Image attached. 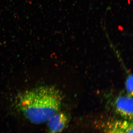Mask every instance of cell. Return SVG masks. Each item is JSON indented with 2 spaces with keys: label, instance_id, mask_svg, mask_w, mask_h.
<instances>
[{
  "label": "cell",
  "instance_id": "obj_3",
  "mask_svg": "<svg viewBox=\"0 0 133 133\" xmlns=\"http://www.w3.org/2000/svg\"><path fill=\"white\" fill-rule=\"evenodd\" d=\"M69 121L68 115L65 112L59 111L50 118L46 122L48 133H60L62 132Z\"/></svg>",
  "mask_w": 133,
  "mask_h": 133
},
{
  "label": "cell",
  "instance_id": "obj_4",
  "mask_svg": "<svg viewBox=\"0 0 133 133\" xmlns=\"http://www.w3.org/2000/svg\"><path fill=\"white\" fill-rule=\"evenodd\" d=\"M104 133H133L132 121L116 120L108 123Z\"/></svg>",
  "mask_w": 133,
  "mask_h": 133
},
{
  "label": "cell",
  "instance_id": "obj_5",
  "mask_svg": "<svg viewBox=\"0 0 133 133\" xmlns=\"http://www.w3.org/2000/svg\"><path fill=\"white\" fill-rule=\"evenodd\" d=\"M126 89L127 94L133 96V76L132 75H130L128 77L126 82Z\"/></svg>",
  "mask_w": 133,
  "mask_h": 133
},
{
  "label": "cell",
  "instance_id": "obj_1",
  "mask_svg": "<svg viewBox=\"0 0 133 133\" xmlns=\"http://www.w3.org/2000/svg\"><path fill=\"white\" fill-rule=\"evenodd\" d=\"M62 93L52 86H41L23 91L18 96V109L28 120L34 124L46 123L60 111Z\"/></svg>",
  "mask_w": 133,
  "mask_h": 133
},
{
  "label": "cell",
  "instance_id": "obj_2",
  "mask_svg": "<svg viewBox=\"0 0 133 133\" xmlns=\"http://www.w3.org/2000/svg\"><path fill=\"white\" fill-rule=\"evenodd\" d=\"M133 102L132 96L129 95L119 96L115 102L116 112L125 119L132 121Z\"/></svg>",
  "mask_w": 133,
  "mask_h": 133
}]
</instances>
